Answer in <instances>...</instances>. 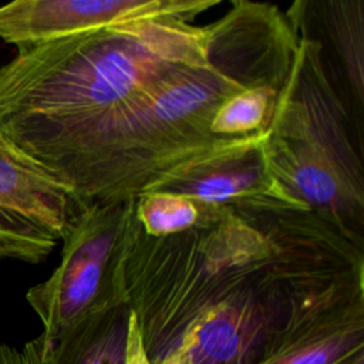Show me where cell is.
<instances>
[{
	"label": "cell",
	"instance_id": "6da1fadb",
	"mask_svg": "<svg viewBox=\"0 0 364 364\" xmlns=\"http://www.w3.org/2000/svg\"><path fill=\"white\" fill-rule=\"evenodd\" d=\"M297 47L299 34L276 4L235 0L210 23L206 63L158 77L34 161L70 186L80 206L135 199L242 138L212 135L215 112L243 90L283 88Z\"/></svg>",
	"mask_w": 364,
	"mask_h": 364
},
{
	"label": "cell",
	"instance_id": "7a4b0ae2",
	"mask_svg": "<svg viewBox=\"0 0 364 364\" xmlns=\"http://www.w3.org/2000/svg\"><path fill=\"white\" fill-rule=\"evenodd\" d=\"M210 24L134 20L17 48L0 65V136L33 161L158 77L209 57Z\"/></svg>",
	"mask_w": 364,
	"mask_h": 364
},
{
	"label": "cell",
	"instance_id": "3957f363",
	"mask_svg": "<svg viewBox=\"0 0 364 364\" xmlns=\"http://www.w3.org/2000/svg\"><path fill=\"white\" fill-rule=\"evenodd\" d=\"M272 216L245 220L226 208L208 226L154 237L132 199L117 273L151 363L196 316L276 270Z\"/></svg>",
	"mask_w": 364,
	"mask_h": 364
},
{
	"label": "cell",
	"instance_id": "277c9868",
	"mask_svg": "<svg viewBox=\"0 0 364 364\" xmlns=\"http://www.w3.org/2000/svg\"><path fill=\"white\" fill-rule=\"evenodd\" d=\"M297 34V53L260 151L270 175L293 198L364 249V166L350 134L353 118L321 44Z\"/></svg>",
	"mask_w": 364,
	"mask_h": 364
},
{
	"label": "cell",
	"instance_id": "5b68a950",
	"mask_svg": "<svg viewBox=\"0 0 364 364\" xmlns=\"http://www.w3.org/2000/svg\"><path fill=\"white\" fill-rule=\"evenodd\" d=\"M131 205L132 199L81 206L67 223L60 264L26 294L43 323L40 337L46 343L90 317L127 304L117 259Z\"/></svg>",
	"mask_w": 364,
	"mask_h": 364
},
{
	"label": "cell",
	"instance_id": "8992f818",
	"mask_svg": "<svg viewBox=\"0 0 364 364\" xmlns=\"http://www.w3.org/2000/svg\"><path fill=\"white\" fill-rule=\"evenodd\" d=\"M364 350V259L320 267L293 289L255 364H340Z\"/></svg>",
	"mask_w": 364,
	"mask_h": 364
},
{
	"label": "cell",
	"instance_id": "52a82bcc",
	"mask_svg": "<svg viewBox=\"0 0 364 364\" xmlns=\"http://www.w3.org/2000/svg\"><path fill=\"white\" fill-rule=\"evenodd\" d=\"M80 208L70 186L0 136V260L44 262Z\"/></svg>",
	"mask_w": 364,
	"mask_h": 364
},
{
	"label": "cell",
	"instance_id": "ba28073f",
	"mask_svg": "<svg viewBox=\"0 0 364 364\" xmlns=\"http://www.w3.org/2000/svg\"><path fill=\"white\" fill-rule=\"evenodd\" d=\"M263 135L242 136L200 162L159 179L148 192L178 193L199 203L228 208L243 219L310 212L267 171L260 151Z\"/></svg>",
	"mask_w": 364,
	"mask_h": 364
},
{
	"label": "cell",
	"instance_id": "9c48e42d",
	"mask_svg": "<svg viewBox=\"0 0 364 364\" xmlns=\"http://www.w3.org/2000/svg\"><path fill=\"white\" fill-rule=\"evenodd\" d=\"M219 0H16L0 7V38L17 48L134 20L192 23Z\"/></svg>",
	"mask_w": 364,
	"mask_h": 364
},
{
	"label": "cell",
	"instance_id": "30bf717a",
	"mask_svg": "<svg viewBox=\"0 0 364 364\" xmlns=\"http://www.w3.org/2000/svg\"><path fill=\"white\" fill-rule=\"evenodd\" d=\"M286 17L297 33L316 38L331 50L327 71L336 84L341 78L343 98L360 121L364 105V1L307 0L293 3ZM326 61V60H324ZM340 82V87H341Z\"/></svg>",
	"mask_w": 364,
	"mask_h": 364
},
{
	"label": "cell",
	"instance_id": "8fae6325",
	"mask_svg": "<svg viewBox=\"0 0 364 364\" xmlns=\"http://www.w3.org/2000/svg\"><path fill=\"white\" fill-rule=\"evenodd\" d=\"M128 318L129 307L122 304L44 341V364H125Z\"/></svg>",
	"mask_w": 364,
	"mask_h": 364
},
{
	"label": "cell",
	"instance_id": "7c38bea8",
	"mask_svg": "<svg viewBox=\"0 0 364 364\" xmlns=\"http://www.w3.org/2000/svg\"><path fill=\"white\" fill-rule=\"evenodd\" d=\"M225 209L169 192H145L134 199L136 220L144 232L154 237L208 226L218 220Z\"/></svg>",
	"mask_w": 364,
	"mask_h": 364
},
{
	"label": "cell",
	"instance_id": "4fadbf2b",
	"mask_svg": "<svg viewBox=\"0 0 364 364\" xmlns=\"http://www.w3.org/2000/svg\"><path fill=\"white\" fill-rule=\"evenodd\" d=\"M282 88L260 85L243 90L226 100L215 112L210 132L219 138H237L264 132Z\"/></svg>",
	"mask_w": 364,
	"mask_h": 364
},
{
	"label": "cell",
	"instance_id": "5bb4252c",
	"mask_svg": "<svg viewBox=\"0 0 364 364\" xmlns=\"http://www.w3.org/2000/svg\"><path fill=\"white\" fill-rule=\"evenodd\" d=\"M44 355L46 343L40 336L21 348L0 343V364H44Z\"/></svg>",
	"mask_w": 364,
	"mask_h": 364
},
{
	"label": "cell",
	"instance_id": "9a60e30c",
	"mask_svg": "<svg viewBox=\"0 0 364 364\" xmlns=\"http://www.w3.org/2000/svg\"><path fill=\"white\" fill-rule=\"evenodd\" d=\"M125 364H152L142 343V337L138 328L135 314L129 310L127 347H125Z\"/></svg>",
	"mask_w": 364,
	"mask_h": 364
},
{
	"label": "cell",
	"instance_id": "2e32d148",
	"mask_svg": "<svg viewBox=\"0 0 364 364\" xmlns=\"http://www.w3.org/2000/svg\"><path fill=\"white\" fill-rule=\"evenodd\" d=\"M340 364H364V350L355 353L354 355L348 357L347 360L341 361Z\"/></svg>",
	"mask_w": 364,
	"mask_h": 364
}]
</instances>
